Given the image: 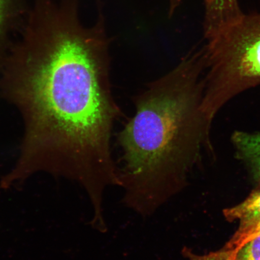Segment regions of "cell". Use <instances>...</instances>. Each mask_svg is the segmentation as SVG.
<instances>
[{
  "label": "cell",
  "instance_id": "obj_5",
  "mask_svg": "<svg viewBox=\"0 0 260 260\" xmlns=\"http://www.w3.org/2000/svg\"><path fill=\"white\" fill-rule=\"evenodd\" d=\"M28 9L24 0H0V55L7 54L11 36L20 30Z\"/></svg>",
  "mask_w": 260,
  "mask_h": 260
},
{
  "label": "cell",
  "instance_id": "obj_6",
  "mask_svg": "<svg viewBox=\"0 0 260 260\" xmlns=\"http://www.w3.org/2000/svg\"><path fill=\"white\" fill-rule=\"evenodd\" d=\"M206 4L205 34L233 20L242 14L238 0H204Z\"/></svg>",
  "mask_w": 260,
  "mask_h": 260
},
{
  "label": "cell",
  "instance_id": "obj_9",
  "mask_svg": "<svg viewBox=\"0 0 260 260\" xmlns=\"http://www.w3.org/2000/svg\"><path fill=\"white\" fill-rule=\"evenodd\" d=\"M237 260H260V234L237 251Z\"/></svg>",
  "mask_w": 260,
  "mask_h": 260
},
{
  "label": "cell",
  "instance_id": "obj_7",
  "mask_svg": "<svg viewBox=\"0 0 260 260\" xmlns=\"http://www.w3.org/2000/svg\"><path fill=\"white\" fill-rule=\"evenodd\" d=\"M232 142L240 157L248 162L260 178V132L236 131Z\"/></svg>",
  "mask_w": 260,
  "mask_h": 260
},
{
  "label": "cell",
  "instance_id": "obj_4",
  "mask_svg": "<svg viewBox=\"0 0 260 260\" xmlns=\"http://www.w3.org/2000/svg\"><path fill=\"white\" fill-rule=\"evenodd\" d=\"M230 221H238L239 226L225 248L235 251L260 234V190L237 206L223 211Z\"/></svg>",
  "mask_w": 260,
  "mask_h": 260
},
{
  "label": "cell",
  "instance_id": "obj_10",
  "mask_svg": "<svg viewBox=\"0 0 260 260\" xmlns=\"http://www.w3.org/2000/svg\"><path fill=\"white\" fill-rule=\"evenodd\" d=\"M3 60H4V58L2 57H0V67H1Z\"/></svg>",
  "mask_w": 260,
  "mask_h": 260
},
{
  "label": "cell",
  "instance_id": "obj_2",
  "mask_svg": "<svg viewBox=\"0 0 260 260\" xmlns=\"http://www.w3.org/2000/svg\"><path fill=\"white\" fill-rule=\"evenodd\" d=\"M205 71L200 50L136 97L135 115L119 141L125 201L139 213L153 212L168 200L175 174L210 140L212 122L203 109Z\"/></svg>",
  "mask_w": 260,
  "mask_h": 260
},
{
  "label": "cell",
  "instance_id": "obj_3",
  "mask_svg": "<svg viewBox=\"0 0 260 260\" xmlns=\"http://www.w3.org/2000/svg\"><path fill=\"white\" fill-rule=\"evenodd\" d=\"M205 37L203 109L212 122L231 100L260 85V12L242 13Z\"/></svg>",
  "mask_w": 260,
  "mask_h": 260
},
{
  "label": "cell",
  "instance_id": "obj_8",
  "mask_svg": "<svg viewBox=\"0 0 260 260\" xmlns=\"http://www.w3.org/2000/svg\"><path fill=\"white\" fill-rule=\"evenodd\" d=\"M237 252L235 250L224 248L222 251L199 255L194 254L187 249L183 250L184 255L190 260H237Z\"/></svg>",
  "mask_w": 260,
  "mask_h": 260
},
{
  "label": "cell",
  "instance_id": "obj_1",
  "mask_svg": "<svg viewBox=\"0 0 260 260\" xmlns=\"http://www.w3.org/2000/svg\"><path fill=\"white\" fill-rule=\"evenodd\" d=\"M0 68V93L23 122L16 178L47 170L77 178L89 197L120 185L110 152L120 110L107 47L67 0H32Z\"/></svg>",
  "mask_w": 260,
  "mask_h": 260
}]
</instances>
